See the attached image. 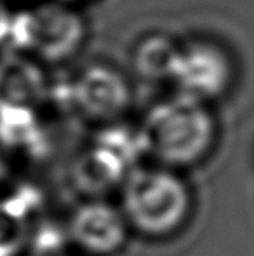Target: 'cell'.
Returning a JSON list of instances; mask_svg holds the SVG:
<instances>
[{"label":"cell","mask_w":254,"mask_h":256,"mask_svg":"<svg viewBox=\"0 0 254 256\" xmlns=\"http://www.w3.org/2000/svg\"><path fill=\"white\" fill-rule=\"evenodd\" d=\"M119 188V208L129 230L143 239H171L188 225L193 214V192L174 169L139 164Z\"/></svg>","instance_id":"6da1fadb"},{"label":"cell","mask_w":254,"mask_h":256,"mask_svg":"<svg viewBox=\"0 0 254 256\" xmlns=\"http://www.w3.org/2000/svg\"><path fill=\"white\" fill-rule=\"evenodd\" d=\"M153 164L180 171L200 164L216 143V118L206 103L174 94L148 108L138 126Z\"/></svg>","instance_id":"7a4b0ae2"},{"label":"cell","mask_w":254,"mask_h":256,"mask_svg":"<svg viewBox=\"0 0 254 256\" xmlns=\"http://www.w3.org/2000/svg\"><path fill=\"white\" fill-rule=\"evenodd\" d=\"M145 154L139 128L112 122L99 129L92 143L73 164V180L87 197H101L105 190L120 186Z\"/></svg>","instance_id":"3957f363"},{"label":"cell","mask_w":254,"mask_h":256,"mask_svg":"<svg viewBox=\"0 0 254 256\" xmlns=\"http://www.w3.org/2000/svg\"><path fill=\"white\" fill-rule=\"evenodd\" d=\"M10 34L24 51L49 63H63L84 48L87 24L73 6L56 0L12 20Z\"/></svg>","instance_id":"277c9868"},{"label":"cell","mask_w":254,"mask_h":256,"mask_svg":"<svg viewBox=\"0 0 254 256\" xmlns=\"http://www.w3.org/2000/svg\"><path fill=\"white\" fill-rule=\"evenodd\" d=\"M64 102L80 117L94 124L119 122L132 103L129 80L115 66L89 64L73 80L68 82Z\"/></svg>","instance_id":"5b68a950"},{"label":"cell","mask_w":254,"mask_h":256,"mask_svg":"<svg viewBox=\"0 0 254 256\" xmlns=\"http://www.w3.org/2000/svg\"><path fill=\"white\" fill-rule=\"evenodd\" d=\"M234 80V64L220 44L207 38L180 44L176 68L171 84L176 94L209 103L230 89Z\"/></svg>","instance_id":"8992f818"},{"label":"cell","mask_w":254,"mask_h":256,"mask_svg":"<svg viewBox=\"0 0 254 256\" xmlns=\"http://www.w3.org/2000/svg\"><path fill=\"white\" fill-rule=\"evenodd\" d=\"M66 239L84 256H117L132 236L119 206L101 197H89L68 216Z\"/></svg>","instance_id":"52a82bcc"},{"label":"cell","mask_w":254,"mask_h":256,"mask_svg":"<svg viewBox=\"0 0 254 256\" xmlns=\"http://www.w3.org/2000/svg\"><path fill=\"white\" fill-rule=\"evenodd\" d=\"M180 42L166 34H150L136 44L132 68L139 78L150 84L171 82L176 68Z\"/></svg>","instance_id":"ba28073f"},{"label":"cell","mask_w":254,"mask_h":256,"mask_svg":"<svg viewBox=\"0 0 254 256\" xmlns=\"http://www.w3.org/2000/svg\"><path fill=\"white\" fill-rule=\"evenodd\" d=\"M23 216L10 209L9 206H0V256H14L24 240Z\"/></svg>","instance_id":"9c48e42d"},{"label":"cell","mask_w":254,"mask_h":256,"mask_svg":"<svg viewBox=\"0 0 254 256\" xmlns=\"http://www.w3.org/2000/svg\"><path fill=\"white\" fill-rule=\"evenodd\" d=\"M10 26H12V18L9 16L3 6L0 4V40L7 35H10Z\"/></svg>","instance_id":"30bf717a"},{"label":"cell","mask_w":254,"mask_h":256,"mask_svg":"<svg viewBox=\"0 0 254 256\" xmlns=\"http://www.w3.org/2000/svg\"><path fill=\"white\" fill-rule=\"evenodd\" d=\"M58 2H63V4H66V6H75V4L87 2V0H58Z\"/></svg>","instance_id":"8fae6325"},{"label":"cell","mask_w":254,"mask_h":256,"mask_svg":"<svg viewBox=\"0 0 254 256\" xmlns=\"http://www.w3.org/2000/svg\"><path fill=\"white\" fill-rule=\"evenodd\" d=\"M5 174V164H3V158H2V154H0V178Z\"/></svg>","instance_id":"7c38bea8"},{"label":"cell","mask_w":254,"mask_h":256,"mask_svg":"<svg viewBox=\"0 0 254 256\" xmlns=\"http://www.w3.org/2000/svg\"><path fill=\"white\" fill-rule=\"evenodd\" d=\"M68 256H84V254H78V253H77V254H68Z\"/></svg>","instance_id":"4fadbf2b"}]
</instances>
